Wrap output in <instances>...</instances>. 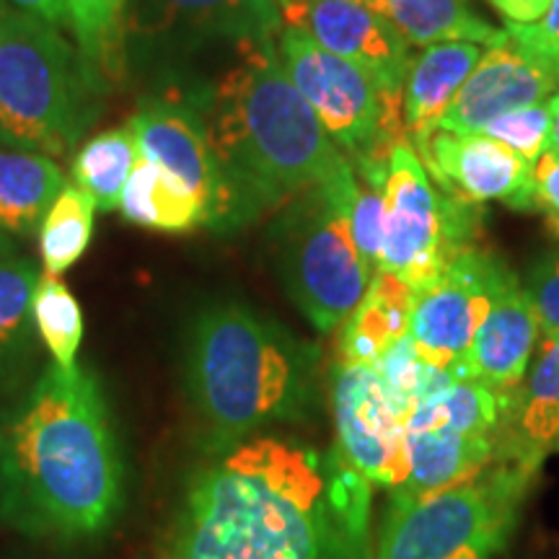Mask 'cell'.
I'll return each mask as SVG.
<instances>
[{"mask_svg":"<svg viewBox=\"0 0 559 559\" xmlns=\"http://www.w3.org/2000/svg\"><path fill=\"white\" fill-rule=\"evenodd\" d=\"M523 290L534 306L542 337H559V251H549L534 262Z\"/></svg>","mask_w":559,"mask_h":559,"instance_id":"d6a6232c","label":"cell"},{"mask_svg":"<svg viewBox=\"0 0 559 559\" xmlns=\"http://www.w3.org/2000/svg\"><path fill=\"white\" fill-rule=\"evenodd\" d=\"M94 200L75 185H66V190L55 198L39 226L45 275L62 277L86 254L94 236Z\"/></svg>","mask_w":559,"mask_h":559,"instance_id":"f1b7e54d","label":"cell"},{"mask_svg":"<svg viewBox=\"0 0 559 559\" xmlns=\"http://www.w3.org/2000/svg\"><path fill=\"white\" fill-rule=\"evenodd\" d=\"M358 174V171H355ZM349 226L355 243L366 262L379 272V257L383 243V194L376 185H368L358 177L353 198H349Z\"/></svg>","mask_w":559,"mask_h":559,"instance_id":"1f68e13d","label":"cell"},{"mask_svg":"<svg viewBox=\"0 0 559 559\" xmlns=\"http://www.w3.org/2000/svg\"><path fill=\"white\" fill-rule=\"evenodd\" d=\"M506 32L523 50L534 55L544 68L559 81V0H551L547 16L534 26L506 24Z\"/></svg>","mask_w":559,"mask_h":559,"instance_id":"836d02e7","label":"cell"},{"mask_svg":"<svg viewBox=\"0 0 559 559\" xmlns=\"http://www.w3.org/2000/svg\"><path fill=\"white\" fill-rule=\"evenodd\" d=\"M481 58L474 41H440L409 62L402 88V130L409 145L438 130Z\"/></svg>","mask_w":559,"mask_h":559,"instance_id":"d6986e66","label":"cell"},{"mask_svg":"<svg viewBox=\"0 0 559 559\" xmlns=\"http://www.w3.org/2000/svg\"><path fill=\"white\" fill-rule=\"evenodd\" d=\"M557 88L555 75L508 34L481 52L477 68L472 70L438 130L481 132L508 111L549 102Z\"/></svg>","mask_w":559,"mask_h":559,"instance_id":"2e32d148","label":"cell"},{"mask_svg":"<svg viewBox=\"0 0 559 559\" xmlns=\"http://www.w3.org/2000/svg\"><path fill=\"white\" fill-rule=\"evenodd\" d=\"M415 290L391 272H376L353 313L340 324V362L376 368L409 332Z\"/></svg>","mask_w":559,"mask_h":559,"instance_id":"ffe728a7","label":"cell"},{"mask_svg":"<svg viewBox=\"0 0 559 559\" xmlns=\"http://www.w3.org/2000/svg\"><path fill=\"white\" fill-rule=\"evenodd\" d=\"M122 510V459L88 368L47 366L0 407V513L34 539L83 542Z\"/></svg>","mask_w":559,"mask_h":559,"instance_id":"6da1fadb","label":"cell"},{"mask_svg":"<svg viewBox=\"0 0 559 559\" xmlns=\"http://www.w3.org/2000/svg\"><path fill=\"white\" fill-rule=\"evenodd\" d=\"M542 469L495 459L425 498H391L373 559H495L519 526Z\"/></svg>","mask_w":559,"mask_h":559,"instance_id":"8992f818","label":"cell"},{"mask_svg":"<svg viewBox=\"0 0 559 559\" xmlns=\"http://www.w3.org/2000/svg\"><path fill=\"white\" fill-rule=\"evenodd\" d=\"M5 3L16 5V9L32 13L41 21L52 26H68V9H66V0H5Z\"/></svg>","mask_w":559,"mask_h":559,"instance_id":"8d00e7d4","label":"cell"},{"mask_svg":"<svg viewBox=\"0 0 559 559\" xmlns=\"http://www.w3.org/2000/svg\"><path fill=\"white\" fill-rule=\"evenodd\" d=\"M510 272L492 251L472 247L415 293L407 337L425 366L451 379H469L474 334Z\"/></svg>","mask_w":559,"mask_h":559,"instance_id":"30bf717a","label":"cell"},{"mask_svg":"<svg viewBox=\"0 0 559 559\" xmlns=\"http://www.w3.org/2000/svg\"><path fill=\"white\" fill-rule=\"evenodd\" d=\"M549 226L555 228V230H557V236H559V223H551V221H549Z\"/></svg>","mask_w":559,"mask_h":559,"instance_id":"ab89813d","label":"cell"},{"mask_svg":"<svg viewBox=\"0 0 559 559\" xmlns=\"http://www.w3.org/2000/svg\"><path fill=\"white\" fill-rule=\"evenodd\" d=\"M283 26H296L317 45L366 70L389 99L402 102L412 62L409 45L379 11L360 0H285Z\"/></svg>","mask_w":559,"mask_h":559,"instance_id":"4fadbf2b","label":"cell"},{"mask_svg":"<svg viewBox=\"0 0 559 559\" xmlns=\"http://www.w3.org/2000/svg\"><path fill=\"white\" fill-rule=\"evenodd\" d=\"M481 135L498 140L523 160L534 164L551 151V109L549 102L508 111L481 130Z\"/></svg>","mask_w":559,"mask_h":559,"instance_id":"4dcf8cb0","label":"cell"},{"mask_svg":"<svg viewBox=\"0 0 559 559\" xmlns=\"http://www.w3.org/2000/svg\"><path fill=\"white\" fill-rule=\"evenodd\" d=\"M275 3H277V5H283V3H285V0H275Z\"/></svg>","mask_w":559,"mask_h":559,"instance_id":"60d3db41","label":"cell"},{"mask_svg":"<svg viewBox=\"0 0 559 559\" xmlns=\"http://www.w3.org/2000/svg\"><path fill=\"white\" fill-rule=\"evenodd\" d=\"M353 166L383 194L379 272L402 277L417 293L477 247L479 205L438 190L407 140H396Z\"/></svg>","mask_w":559,"mask_h":559,"instance_id":"ba28073f","label":"cell"},{"mask_svg":"<svg viewBox=\"0 0 559 559\" xmlns=\"http://www.w3.org/2000/svg\"><path fill=\"white\" fill-rule=\"evenodd\" d=\"M160 559H169V557H166V555H160Z\"/></svg>","mask_w":559,"mask_h":559,"instance_id":"b9f144b4","label":"cell"},{"mask_svg":"<svg viewBox=\"0 0 559 559\" xmlns=\"http://www.w3.org/2000/svg\"><path fill=\"white\" fill-rule=\"evenodd\" d=\"M559 445V337H542L526 376L510 394L495 459L542 469Z\"/></svg>","mask_w":559,"mask_h":559,"instance_id":"ac0fdd59","label":"cell"},{"mask_svg":"<svg viewBox=\"0 0 559 559\" xmlns=\"http://www.w3.org/2000/svg\"><path fill=\"white\" fill-rule=\"evenodd\" d=\"M539 337L542 330L534 306H531L519 277L510 272L474 334L469 379L487 383L498 394H513L526 376Z\"/></svg>","mask_w":559,"mask_h":559,"instance_id":"e0dca14e","label":"cell"},{"mask_svg":"<svg viewBox=\"0 0 559 559\" xmlns=\"http://www.w3.org/2000/svg\"><path fill=\"white\" fill-rule=\"evenodd\" d=\"M332 417L337 451L370 485L396 489L407 479V409L394 400L379 370L337 362Z\"/></svg>","mask_w":559,"mask_h":559,"instance_id":"8fae6325","label":"cell"},{"mask_svg":"<svg viewBox=\"0 0 559 559\" xmlns=\"http://www.w3.org/2000/svg\"><path fill=\"white\" fill-rule=\"evenodd\" d=\"M355 181V166H342L334 177L290 200L275 228L285 290L321 334L340 330L376 277L349 226Z\"/></svg>","mask_w":559,"mask_h":559,"instance_id":"52a82bcc","label":"cell"},{"mask_svg":"<svg viewBox=\"0 0 559 559\" xmlns=\"http://www.w3.org/2000/svg\"><path fill=\"white\" fill-rule=\"evenodd\" d=\"M130 0H66L75 47L102 79L117 81L124 70V16Z\"/></svg>","mask_w":559,"mask_h":559,"instance_id":"83f0119b","label":"cell"},{"mask_svg":"<svg viewBox=\"0 0 559 559\" xmlns=\"http://www.w3.org/2000/svg\"><path fill=\"white\" fill-rule=\"evenodd\" d=\"M487 3L506 19V24L534 26L547 16L551 0H487Z\"/></svg>","mask_w":559,"mask_h":559,"instance_id":"d590c367","label":"cell"},{"mask_svg":"<svg viewBox=\"0 0 559 559\" xmlns=\"http://www.w3.org/2000/svg\"><path fill=\"white\" fill-rule=\"evenodd\" d=\"M169 559H345L326 456L257 436L194 472L164 547Z\"/></svg>","mask_w":559,"mask_h":559,"instance_id":"7a4b0ae2","label":"cell"},{"mask_svg":"<svg viewBox=\"0 0 559 559\" xmlns=\"http://www.w3.org/2000/svg\"><path fill=\"white\" fill-rule=\"evenodd\" d=\"M275 47L293 86L349 164L404 140L402 102L389 99L366 70L324 50L296 26H283Z\"/></svg>","mask_w":559,"mask_h":559,"instance_id":"9c48e42d","label":"cell"},{"mask_svg":"<svg viewBox=\"0 0 559 559\" xmlns=\"http://www.w3.org/2000/svg\"><path fill=\"white\" fill-rule=\"evenodd\" d=\"M402 34L409 47H430L440 41H474L492 47L508 37L472 9L469 0H360Z\"/></svg>","mask_w":559,"mask_h":559,"instance_id":"603a6c76","label":"cell"},{"mask_svg":"<svg viewBox=\"0 0 559 559\" xmlns=\"http://www.w3.org/2000/svg\"><path fill=\"white\" fill-rule=\"evenodd\" d=\"M32 319L41 345L50 353L52 366L66 373L79 370L83 342V309L62 277L41 275L32 298Z\"/></svg>","mask_w":559,"mask_h":559,"instance_id":"f546056e","label":"cell"},{"mask_svg":"<svg viewBox=\"0 0 559 559\" xmlns=\"http://www.w3.org/2000/svg\"><path fill=\"white\" fill-rule=\"evenodd\" d=\"M66 174L45 153L0 145V234H39L55 198L66 190Z\"/></svg>","mask_w":559,"mask_h":559,"instance_id":"7402d4cb","label":"cell"},{"mask_svg":"<svg viewBox=\"0 0 559 559\" xmlns=\"http://www.w3.org/2000/svg\"><path fill=\"white\" fill-rule=\"evenodd\" d=\"M283 13L275 0H130L124 34L132 39H177L179 45L277 39Z\"/></svg>","mask_w":559,"mask_h":559,"instance_id":"9a60e30c","label":"cell"},{"mask_svg":"<svg viewBox=\"0 0 559 559\" xmlns=\"http://www.w3.org/2000/svg\"><path fill=\"white\" fill-rule=\"evenodd\" d=\"M555 453H559V445H557V451H555Z\"/></svg>","mask_w":559,"mask_h":559,"instance_id":"7bdbcfd3","label":"cell"},{"mask_svg":"<svg viewBox=\"0 0 559 559\" xmlns=\"http://www.w3.org/2000/svg\"><path fill=\"white\" fill-rule=\"evenodd\" d=\"M185 400L200 449L221 456L311 415L317 349L247 306H210L187 334Z\"/></svg>","mask_w":559,"mask_h":559,"instance_id":"277c9868","label":"cell"},{"mask_svg":"<svg viewBox=\"0 0 559 559\" xmlns=\"http://www.w3.org/2000/svg\"><path fill=\"white\" fill-rule=\"evenodd\" d=\"M102 94L104 79L58 26L0 0V143L68 156Z\"/></svg>","mask_w":559,"mask_h":559,"instance_id":"5b68a950","label":"cell"},{"mask_svg":"<svg viewBox=\"0 0 559 559\" xmlns=\"http://www.w3.org/2000/svg\"><path fill=\"white\" fill-rule=\"evenodd\" d=\"M531 177H534L536 210H544L551 223H559V151H547L539 160H534Z\"/></svg>","mask_w":559,"mask_h":559,"instance_id":"e575fe53","label":"cell"},{"mask_svg":"<svg viewBox=\"0 0 559 559\" xmlns=\"http://www.w3.org/2000/svg\"><path fill=\"white\" fill-rule=\"evenodd\" d=\"M37 264L26 257L0 260V383L16 376L34 347L32 298L39 283Z\"/></svg>","mask_w":559,"mask_h":559,"instance_id":"484cf974","label":"cell"},{"mask_svg":"<svg viewBox=\"0 0 559 559\" xmlns=\"http://www.w3.org/2000/svg\"><path fill=\"white\" fill-rule=\"evenodd\" d=\"M11 254H13V241H11V236L0 234V260H3V257H11Z\"/></svg>","mask_w":559,"mask_h":559,"instance_id":"f35d334b","label":"cell"},{"mask_svg":"<svg viewBox=\"0 0 559 559\" xmlns=\"http://www.w3.org/2000/svg\"><path fill=\"white\" fill-rule=\"evenodd\" d=\"M122 218L132 226L160 230V234H190L213 228L210 210L200 198L179 185L171 174L148 158H140L120 198Z\"/></svg>","mask_w":559,"mask_h":559,"instance_id":"cb8c5ba5","label":"cell"},{"mask_svg":"<svg viewBox=\"0 0 559 559\" xmlns=\"http://www.w3.org/2000/svg\"><path fill=\"white\" fill-rule=\"evenodd\" d=\"M549 109H551V151H559V88L549 99Z\"/></svg>","mask_w":559,"mask_h":559,"instance_id":"74e56055","label":"cell"},{"mask_svg":"<svg viewBox=\"0 0 559 559\" xmlns=\"http://www.w3.org/2000/svg\"><path fill=\"white\" fill-rule=\"evenodd\" d=\"M128 130L135 138L140 158L153 160L205 202L213 228H234L243 223L234 190L210 148L205 122L194 99H148L130 117Z\"/></svg>","mask_w":559,"mask_h":559,"instance_id":"7c38bea8","label":"cell"},{"mask_svg":"<svg viewBox=\"0 0 559 559\" xmlns=\"http://www.w3.org/2000/svg\"><path fill=\"white\" fill-rule=\"evenodd\" d=\"M432 185L451 198L485 205L506 202L513 210H536L531 164L481 132L436 130L412 145Z\"/></svg>","mask_w":559,"mask_h":559,"instance_id":"5bb4252c","label":"cell"},{"mask_svg":"<svg viewBox=\"0 0 559 559\" xmlns=\"http://www.w3.org/2000/svg\"><path fill=\"white\" fill-rule=\"evenodd\" d=\"M138 164V145L128 128L94 135L75 151L70 160V179L94 200L96 210L111 213L120 207L124 185Z\"/></svg>","mask_w":559,"mask_h":559,"instance_id":"4316f807","label":"cell"},{"mask_svg":"<svg viewBox=\"0 0 559 559\" xmlns=\"http://www.w3.org/2000/svg\"><path fill=\"white\" fill-rule=\"evenodd\" d=\"M510 394H498L477 379H456L423 396L407 415V430H456L498 440Z\"/></svg>","mask_w":559,"mask_h":559,"instance_id":"d4e9b609","label":"cell"},{"mask_svg":"<svg viewBox=\"0 0 559 559\" xmlns=\"http://www.w3.org/2000/svg\"><path fill=\"white\" fill-rule=\"evenodd\" d=\"M498 440L464 436L456 430H407V479L391 489V498L415 500L456 485L492 464Z\"/></svg>","mask_w":559,"mask_h":559,"instance_id":"44dd1931","label":"cell"},{"mask_svg":"<svg viewBox=\"0 0 559 559\" xmlns=\"http://www.w3.org/2000/svg\"><path fill=\"white\" fill-rule=\"evenodd\" d=\"M194 104L243 221L288 205L349 164L293 86L275 39L243 45L241 60Z\"/></svg>","mask_w":559,"mask_h":559,"instance_id":"3957f363","label":"cell"}]
</instances>
